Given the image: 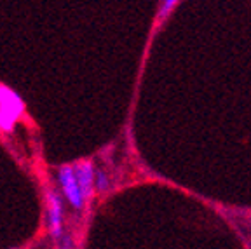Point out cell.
<instances>
[{
  "label": "cell",
  "mask_w": 251,
  "mask_h": 249,
  "mask_svg": "<svg viewBox=\"0 0 251 249\" xmlns=\"http://www.w3.org/2000/svg\"><path fill=\"white\" fill-rule=\"evenodd\" d=\"M44 206H46L47 234L51 241L58 246L65 226H63V197L52 185H47L44 190Z\"/></svg>",
  "instance_id": "cell-2"
},
{
  "label": "cell",
  "mask_w": 251,
  "mask_h": 249,
  "mask_svg": "<svg viewBox=\"0 0 251 249\" xmlns=\"http://www.w3.org/2000/svg\"><path fill=\"white\" fill-rule=\"evenodd\" d=\"M110 187L108 176L103 169H94V190L98 192H106Z\"/></svg>",
  "instance_id": "cell-5"
},
{
  "label": "cell",
  "mask_w": 251,
  "mask_h": 249,
  "mask_svg": "<svg viewBox=\"0 0 251 249\" xmlns=\"http://www.w3.org/2000/svg\"><path fill=\"white\" fill-rule=\"evenodd\" d=\"M178 2H180V0H164V2H162L161 11H159V20H164L166 16L175 9V5H176Z\"/></svg>",
  "instance_id": "cell-6"
},
{
  "label": "cell",
  "mask_w": 251,
  "mask_h": 249,
  "mask_svg": "<svg viewBox=\"0 0 251 249\" xmlns=\"http://www.w3.org/2000/svg\"><path fill=\"white\" fill-rule=\"evenodd\" d=\"M94 164L93 160L80 159L74 162V173L77 178V183L82 192V197L86 202H89L94 195Z\"/></svg>",
  "instance_id": "cell-4"
},
{
  "label": "cell",
  "mask_w": 251,
  "mask_h": 249,
  "mask_svg": "<svg viewBox=\"0 0 251 249\" xmlns=\"http://www.w3.org/2000/svg\"><path fill=\"white\" fill-rule=\"evenodd\" d=\"M26 112L23 98L5 84H0V131L12 132Z\"/></svg>",
  "instance_id": "cell-1"
},
{
  "label": "cell",
  "mask_w": 251,
  "mask_h": 249,
  "mask_svg": "<svg viewBox=\"0 0 251 249\" xmlns=\"http://www.w3.org/2000/svg\"><path fill=\"white\" fill-rule=\"evenodd\" d=\"M58 183L61 188L63 197L67 199V202L74 207L75 211H82L86 206V200L82 197V192L77 183L74 173V164H63L58 168Z\"/></svg>",
  "instance_id": "cell-3"
}]
</instances>
